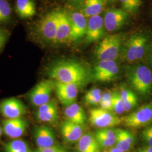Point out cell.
<instances>
[{
    "mask_svg": "<svg viewBox=\"0 0 152 152\" xmlns=\"http://www.w3.org/2000/svg\"><path fill=\"white\" fill-rule=\"evenodd\" d=\"M77 149L79 152H100V146L96 139L89 133L83 135L78 141Z\"/></svg>",
    "mask_w": 152,
    "mask_h": 152,
    "instance_id": "21",
    "label": "cell"
},
{
    "mask_svg": "<svg viewBox=\"0 0 152 152\" xmlns=\"http://www.w3.org/2000/svg\"><path fill=\"white\" fill-rule=\"evenodd\" d=\"M142 137L148 146L152 147V134L144 130L142 131Z\"/></svg>",
    "mask_w": 152,
    "mask_h": 152,
    "instance_id": "35",
    "label": "cell"
},
{
    "mask_svg": "<svg viewBox=\"0 0 152 152\" xmlns=\"http://www.w3.org/2000/svg\"><path fill=\"white\" fill-rule=\"evenodd\" d=\"M147 38L142 34H135L129 38L124 48V56L128 62L140 60L145 54Z\"/></svg>",
    "mask_w": 152,
    "mask_h": 152,
    "instance_id": "7",
    "label": "cell"
},
{
    "mask_svg": "<svg viewBox=\"0 0 152 152\" xmlns=\"http://www.w3.org/2000/svg\"><path fill=\"white\" fill-rule=\"evenodd\" d=\"M94 136L96 139L100 147H102V148L112 147L113 146V145L115 144V141H116V139H109V138L105 137L103 136H100L98 135H95Z\"/></svg>",
    "mask_w": 152,
    "mask_h": 152,
    "instance_id": "30",
    "label": "cell"
},
{
    "mask_svg": "<svg viewBox=\"0 0 152 152\" xmlns=\"http://www.w3.org/2000/svg\"><path fill=\"white\" fill-rule=\"evenodd\" d=\"M64 114L67 121L82 126L85 124L86 117L83 109L77 103L72 104L65 108Z\"/></svg>",
    "mask_w": 152,
    "mask_h": 152,
    "instance_id": "20",
    "label": "cell"
},
{
    "mask_svg": "<svg viewBox=\"0 0 152 152\" xmlns=\"http://www.w3.org/2000/svg\"><path fill=\"white\" fill-rule=\"evenodd\" d=\"M11 14V6L6 0H0V23L9 20Z\"/></svg>",
    "mask_w": 152,
    "mask_h": 152,
    "instance_id": "27",
    "label": "cell"
},
{
    "mask_svg": "<svg viewBox=\"0 0 152 152\" xmlns=\"http://www.w3.org/2000/svg\"><path fill=\"white\" fill-rule=\"evenodd\" d=\"M2 128L0 126V139H1V136H2Z\"/></svg>",
    "mask_w": 152,
    "mask_h": 152,
    "instance_id": "40",
    "label": "cell"
},
{
    "mask_svg": "<svg viewBox=\"0 0 152 152\" xmlns=\"http://www.w3.org/2000/svg\"><path fill=\"white\" fill-rule=\"evenodd\" d=\"M112 111H114L116 114H122L125 112L124 100L119 92L114 91L112 93Z\"/></svg>",
    "mask_w": 152,
    "mask_h": 152,
    "instance_id": "26",
    "label": "cell"
},
{
    "mask_svg": "<svg viewBox=\"0 0 152 152\" xmlns=\"http://www.w3.org/2000/svg\"><path fill=\"white\" fill-rule=\"evenodd\" d=\"M55 90L61 103L67 107L75 103L78 86L73 83L55 81Z\"/></svg>",
    "mask_w": 152,
    "mask_h": 152,
    "instance_id": "11",
    "label": "cell"
},
{
    "mask_svg": "<svg viewBox=\"0 0 152 152\" xmlns=\"http://www.w3.org/2000/svg\"><path fill=\"white\" fill-rule=\"evenodd\" d=\"M61 133L65 141L69 143H74L78 141L83 136V130L82 126L66 120L61 124Z\"/></svg>",
    "mask_w": 152,
    "mask_h": 152,
    "instance_id": "18",
    "label": "cell"
},
{
    "mask_svg": "<svg viewBox=\"0 0 152 152\" xmlns=\"http://www.w3.org/2000/svg\"><path fill=\"white\" fill-rule=\"evenodd\" d=\"M5 152H33L27 142L22 139H14L4 145Z\"/></svg>",
    "mask_w": 152,
    "mask_h": 152,
    "instance_id": "24",
    "label": "cell"
},
{
    "mask_svg": "<svg viewBox=\"0 0 152 152\" xmlns=\"http://www.w3.org/2000/svg\"><path fill=\"white\" fill-rule=\"evenodd\" d=\"M120 1L126 12L136 11L141 5V0H120Z\"/></svg>",
    "mask_w": 152,
    "mask_h": 152,
    "instance_id": "28",
    "label": "cell"
},
{
    "mask_svg": "<svg viewBox=\"0 0 152 152\" xmlns=\"http://www.w3.org/2000/svg\"><path fill=\"white\" fill-rule=\"evenodd\" d=\"M104 0H85L83 8L85 17L99 15L103 10Z\"/></svg>",
    "mask_w": 152,
    "mask_h": 152,
    "instance_id": "23",
    "label": "cell"
},
{
    "mask_svg": "<svg viewBox=\"0 0 152 152\" xmlns=\"http://www.w3.org/2000/svg\"><path fill=\"white\" fill-rule=\"evenodd\" d=\"M2 130L6 136L16 139L23 136L27 129L28 122L22 118L6 119L2 121Z\"/></svg>",
    "mask_w": 152,
    "mask_h": 152,
    "instance_id": "12",
    "label": "cell"
},
{
    "mask_svg": "<svg viewBox=\"0 0 152 152\" xmlns=\"http://www.w3.org/2000/svg\"><path fill=\"white\" fill-rule=\"evenodd\" d=\"M55 90V81L44 80L38 82L28 94L30 103L34 107H39L50 102L53 91Z\"/></svg>",
    "mask_w": 152,
    "mask_h": 152,
    "instance_id": "5",
    "label": "cell"
},
{
    "mask_svg": "<svg viewBox=\"0 0 152 152\" xmlns=\"http://www.w3.org/2000/svg\"><path fill=\"white\" fill-rule=\"evenodd\" d=\"M107 1H110V2H113V1H116V0H107Z\"/></svg>",
    "mask_w": 152,
    "mask_h": 152,
    "instance_id": "41",
    "label": "cell"
},
{
    "mask_svg": "<svg viewBox=\"0 0 152 152\" xmlns=\"http://www.w3.org/2000/svg\"><path fill=\"white\" fill-rule=\"evenodd\" d=\"M103 152H109V151H103Z\"/></svg>",
    "mask_w": 152,
    "mask_h": 152,
    "instance_id": "42",
    "label": "cell"
},
{
    "mask_svg": "<svg viewBox=\"0 0 152 152\" xmlns=\"http://www.w3.org/2000/svg\"><path fill=\"white\" fill-rule=\"evenodd\" d=\"M121 41V37L118 34L110 35L104 37L95 49V54L98 60H115L120 53Z\"/></svg>",
    "mask_w": 152,
    "mask_h": 152,
    "instance_id": "3",
    "label": "cell"
},
{
    "mask_svg": "<svg viewBox=\"0 0 152 152\" xmlns=\"http://www.w3.org/2000/svg\"><path fill=\"white\" fill-rule=\"evenodd\" d=\"M36 117L39 121L54 123L58 118V110L56 104L50 101L38 107L36 112Z\"/></svg>",
    "mask_w": 152,
    "mask_h": 152,
    "instance_id": "19",
    "label": "cell"
},
{
    "mask_svg": "<svg viewBox=\"0 0 152 152\" xmlns=\"http://www.w3.org/2000/svg\"><path fill=\"white\" fill-rule=\"evenodd\" d=\"M119 72V67L115 61L102 60L96 65L93 77L98 81L109 82L114 80Z\"/></svg>",
    "mask_w": 152,
    "mask_h": 152,
    "instance_id": "10",
    "label": "cell"
},
{
    "mask_svg": "<svg viewBox=\"0 0 152 152\" xmlns=\"http://www.w3.org/2000/svg\"><path fill=\"white\" fill-rule=\"evenodd\" d=\"M122 123L130 128H139L152 123V103L142 105L132 113L121 118Z\"/></svg>",
    "mask_w": 152,
    "mask_h": 152,
    "instance_id": "6",
    "label": "cell"
},
{
    "mask_svg": "<svg viewBox=\"0 0 152 152\" xmlns=\"http://www.w3.org/2000/svg\"><path fill=\"white\" fill-rule=\"evenodd\" d=\"M89 121L93 126L101 129L114 127L122 123L121 118L102 108L89 111Z\"/></svg>",
    "mask_w": 152,
    "mask_h": 152,
    "instance_id": "8",
    "label": "cell"
},
{
    "mask_svg": "<svg viewBox=\"0 0 152 152\" xmlns=\"http://www.w3.org/2000/svg\"><path fill=\"white\" fill-rule=\"evenodd\" d=\"M120 93L121 96L124 102L128 98H130L133 94H134V93L131 91L130 90L125 88H121Z\"/></svg>",
    "mask_w": 152,
    "mask_h": 152,
    "instance_id": "34",
    "label": "cell"
},
{
    "mask_svg": "<svg viewBox=\"0 0 152 152\" xmlns=\"http://www.w3.org/2000/svg\"><path fill=\"white\" fill-rule=\"evenodd\" d=\"M7 36L5 32L0 28V51L4 46L7 41Z\"/></svg>",
    "mask_w": 152,
    "mask_h": 152,
    "instance_id": "36",
    "label": "cell"
},
{
    "mask_svg": "<svg viewBox=\"0 0 152 152\" xmlns=\"http://www.w3.org/2000/svg\"><path fill=\"white\" fill-rule=\"evenodd\" d=\"M49 76L55 81L73 83L81 87L87 81L88 73L85 66L71 60H62L51 66Z\"/></svg>",
    "mask_w": 152,
    "mask_h": 152,
    "instance_id": "1",
    "label": "cell"
},
{
    "mask_svg": "<svg viewBox=\"0 0 152 152\" xmlns=\"http://www.w3.org/2000/svg\"><path fill=\"white\" fill-rule=\"evenodd\" d=\"M70 18L72 23V41H76L86 34L87 22L84 14L79 12L72 13Z\"/></svg>",
    "mask_w": 152,
    "mask_h": 152,
    "instance_id": "17",
    "label": "cell"
},
{
    "mask_svg": "<svg viewBox=\"0 0 152 152\" xmlns=\"http://www.w3.org/2000/svg\"><path fill=\"white\" fill-rule=\"evenodd\" d=\"M127 18V12L119 9H112L107 11L104 16L105 29L109 32H114L124 24Z\"/></svg>",
    "mask_w": 152,
    "mask_h": 152,
    "instance_id": "14",
    "label": "cell"
},
{
    "mask_svg": "<svg viewBox=\"0 0 152 152\" xmlns=\"http://www.w3.org/2000/svg\"><path fill=\"white\" fill-rule=\"evenodd\" d=\"M144 130L146 131H147V132H149L150 134H152V126H149V127H147L146 129H145Z\"/></svg>",
    "mask_w": 152,
    "mask_h": 152,
    "instance_id": "39",
    "label": "cell"
},
{
    "mask_svg": "<svg viewBox=\"0 0 152 152\" xmlns=\"http://www.w3.org/2000/svg\"><path fill=\"white\" fill-rule=\"evenodd\" d=\"M60 10L46 14L38 22L37 32L44 41L54 44L59 20Z\"/></svg>",
    "mask_w": 152,
    "mask_h": 152,
    "instance_id": "4",
    "label": "cell"
},
{
    "mask_svg": "<svg viewBox=\"0 0 152 152\" xmlns=\"http://www.w3.org/2000/svg\"><path fill=\"white\" fill-rule=\"evenodd\" d=\"M33 152H68L64 147L55 145L54 146L46 148H38Z\"/></svg>",
    "mask_w": 152,
    "mask_h": 152,
    "instance_id": "33",
    "label": "cell"
},
{
    "mask_svg": "<svg viewBox=\"0 0 152 152\" xmlns=\"http://www.w3.org/2000/svg\"><path fill=\"white\" fill-rule=\"evenodd\" d=\"M125 112H129L131 109L135 107L137 104V98L134 94L130 98H128L124 102Z\"/></svg>",
    "mask_w": 152,
    "mask_h": 152,
    "instance_id": "32",
    "label": "cell"
},
{
    "mask_svg": "<svg viewBox=\"0 0 152 152\" xmlns=\"http://www.w3.org/2000/svg\"><path fill=\"white\" fill-rule=\"evenodd\" d=\"M33 136L38 148H46L56 145L54 132L47 126L41 125L36 127Z\"/></svg>",
    "mask_w": 152,
    "mask_h": 152,
    "instance_id": "15",
    "label": "cell"
},
{
    "mask_svg": "<svg viewBox=\"0 0 152 152\" xmlns=\"http://www.w3.org/2000/svg\"><path fill=\"white\" fill-rule=\"evenodd\" d=\"M102 93L100 88H94L85 94L84 100L85 103L90 105H97L100 103Z\"/></svg>",
    "mask_w": 152,
    "mask_h": 152,
    "instance_id": "25",
    "label": "cell"
},
{
    "mask_svg": "<svg viewBox=\"0 0 152 152\" xmlns=\"http://www.w3.org/2000/svg\"><path fill=\"white\" fill-rule=\"evenodd\" d=\"M15 10L22 19L30 18L36 14V5L33 0H16Z\"/></svg>",
    "mask_w": 152,
    "mask_h": 152,
    "instance_id": "22",
    "label": "cell"
},
{
    "mask_svg": "<svg viewBox=\"0 0 152 152\" xmlns=\"http://www.w3.org/2000/svg\"><path fill=\"white\" fill-rule=\"evenodd\" d=\"M0 113L6 119L22 118L27 113V107L19 99L7 98L0 103Z\"/></svg>",
    "mask_w": 152,
    "mask_h": 152,
    "instance_id": "9",
    "label": "cell"
},
{
    "mask_svg": "<svg viewBox=\"0 0 152 152\" xmlns=\"http://www.w3.org/2000/svg\"><path fill=\"white\" fill-rule=\"evenodd\" d=\"M115 132L116 134V141L115 143V147L124 152H128L132 147L118 132L116 131H115Z\"/></svg>",
    "mask_w": 152,
    "mask_h": 152,
    "instance_id": "29",
    "label": "cell"
},
{
    "mask_svg": "<svg viewBox=\"0 0 152 152\" xmlns=\"http://www.w3.org/2000/svg\"><path fill=\"white\" fill-rule=\"evenodd\" d=\"M104 23L103 18L100 16L90 17L87 22L86 33V41L92 42L102 38L104 35Z\"/></svg>",
    "mask_w": 152,
    "mask_h": 152,
    "instance_id": "16",
    "label": "cell"
},
{
    "mask_svg": "<svg viewBox=\"0 0 152 152\" xmlns=\"http://www.w3.org/2000/svg\"><path fill=\"white\" fill-rule=\"evenodd\" d=\"M109 152H125L122 151H121L119 149L117 148L116 147H111L110 148V149L109 150Z\"/></svg>",
    "mask_w": 152,
    "mask_h": 152,
    "instance_id": "38",
    "label": "cell"
},
{
    "mask_svg": "<svg viewBox=\"0 0 152 152\" xmlns=\"http://www.w3.org/2000/svg\"><path fill=\"white\" fill-rule=\"evenodd\" d=\"M72 41V23L70 16L65 11L60 10L59 20L54 44Z\"/></svg>",
    "mask_w": 152,
    "mask_h": 152,
    "instance_id": "13",
    "label": "cell"
},
{
    "mask_svg": "<svg viewBox=\"0 0 152 152\" xmlns=\"http://www.w3.org/2000/svg\"><path fill=\"white\" fill-rule=\"evenodd\" d=\"M115 131L118 132L124 138L125 140L127 141L131 146H133L135 142V138L134 135L131 134L129 131L123 129H116Z\"/></svg>",
    "mask_w": 152,
    "mask_h": 152,
    "instance_id": "31",
    "label": "cell"
},
{
    "mask_svg": "<svg viewBox=\"0 0 152 152\" xmlns=\"http://www.w3.org/2000/svg\"><path fill=\"white\" fill-rule=\"evenodd\" d=\"M126 76L133 88L142 95H149L152 88L151 71L145 65L129 66L126 71Z\"/></svg>",
    "mask_w": 152,
    "mask_h": 152,
    "instance_id": "2",
    "label": "cell"
},
{
    "mask_svg": "<svg viewBox=\"0 0 152 152\" xmlns=\"http://www.w3.org/2000/svg\"><path fill=\"white\" fill-rule=\"evenodd\" d=\"M137 152H152V147L147 146L139 148Z\"/></svg>",
    "mask_w": 152,
    "mask_h": 152,
    "instance_id": "37",
    "label": "cell"
}]
</instances>
